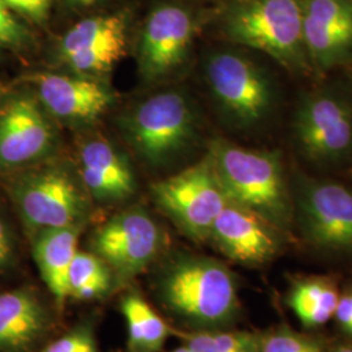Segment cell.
I'll return each mask as SVG.
<instances>
[{
  "mask_svg": "<svg viewBox=\"0 0 352 352\" xmlns=\"http://www.w3.org/2000/svg\"><path fill=\"white\" fill-rule=\"evenodd\" d=\"M294 210L304 236L320 250L352 252V192L331 180L299 176Z\"/></svg>",
  "mask_w": 352,
  "mask_h": 352,
  "instance_id": "obj_9",
  "label": "cell"
},
{
  "mask_svg": "<svg viewBox=\"0 0 352 352\" xmlns=\"http://www.w3.org/2000/svg\"><path fill=\"white\" fill-rule=\"evenodd\" d=\"M16 258L14 240L8 226L0 218V272L12 266Z\"/></svg>",
  "mask_w": 352,
  "mask_h": 352,
  "instance_id": "obj_28",
  "label": "cell"
},
{
  "mask_svg": "<svg viewBox=\"0 0 352 352\" xmlns=\"http://www.w3.org/2000/svg\"><path fill=\"white\" fill-rule=\"evenodd\" d=\"M50 327V312L34 291L0 292V352H32Z\"/></svg>",
  "mask_w": 352,
  "mask_h": 352,
  "instance_id": "obj_18",
  "label": "cell"
},
{
  "mask_svg": "<svg viewBox=\"0 0 352 352\" xmlns=\"http://www.w3.org/2000/svg\"><path fill=\"white\" fill-rule=\"evenodd\" d=\"M277 228L258 214L227 202L214 222L209 240L230 260L243 265H263L279 248Z\"/></svg>",
  "mask_w": 352,
  "mask_h": 352,
  "instance_id": "obj_16",
  "label": "cell"
},
{
  "mask_svg": "<svg viewBox=\"0 0 352 352\" xmlns=\"http://www.w3.org/2000/svg\"><path fill=\"white\" fill-rule=\"evenodd\" d=\"M115 280L113 272L101 257L93 252L77 251L69 267L68 298L94 300L106 295Z\"/></svg>",
  "mask_w": 352,
  "mask_h": 352,
  "instance_id": "obj_22",
  "label": "cell"
},
{
  "mask_svg": "<svg viewBox=\"0 0 352 352\" xmlns=\"http://www.w3.org/2000/svg\"><path fill=\"white\" fill-rule=\"evenodd\" d=\"M33 91L0 100V168H17L50 154L56 132Z\"/></svg>",
  "mask_w": 352,
  "mask_h": 352,
  "instance_id": "obj_12",
  "label": "cell"
},
{
  "mask_svg": "<svg viewBox=\"0 0 352 352\" xmlns=\"http://www.w3.org/2000/svg\"><path fill=\"white\" fill-rule=\"evenodd\" d=\"M11 196L21 219L39 231L82 225L88 199L75 177L60 166H46L17 177Z\"/></svg>",
  "mask_w": 352,
  "mask_h": 352,
  "instance_id": "obj_7",
  "label": "cell"
},
{
  "mask_svg": "<svg viewBox=\"0 0 352 352\" xmlns=\"http://www.w3.org/2000/svg\"><path fill=\"white\" fill-rule=\"evenodd\" d=\"M209 155L228 201L258 214L278 231L289 230L295 210L279 153L215 140Z\"/></svg>",
  "mask_w": 352,
  "mask_h": 352,
  "instance_id": "obj_2",
  "label": "cell"
},
{
  "mask_svg": "<svg viewBox=\"0 0 352 352\" xmlns=\"http://www.w3.org/2000/svg\"><path fill=\"white\" fill-rule=\"evenodd\" d=\"M347 1H350V3H352V0H347Z\"/></svg>",
  "mask_w": 352,
  "mask_h": 352,
  "instance_id": "obj_32",
  "label": "cell"
},
{
  "mask_svg": "<svg viewBox=\"0 0 352 352\" xmlns=\"http://www.w3.org/2000/svg\"><path fill=\"white\" fill-rule=\"evenodd\" d=\"M192 352H260L261 336L250 331L180 333Z\"/></svg>",
  "mask_w": 352,
  "mask_h": 352,
  "instance_id": "obj_23",
  "label": "cell"
},
{
  "mask_svg": "<svg viewBox=\"0 0 352 352\" xmlns=\"http://www.w3.org/2000/svg\"><path fill=\"white\" fill-rule=\"evenodd\" d=\"M196 113L179 90L155 93L123 119V132L142 161L160 167L187 151L196 136Z\"/></svg>",
  "mask_w": 352,
  "mask_h": 352,
  "instance_id": "obj_4",
  "label": "cell"
},
{
  "mask_svg": "<svg viewBox=\"0 0 352 352\" xmlns=\"http://www.w3.org/2000/svg\"><path fill=\"white\" fill-rule=\"evenodd\" d=\"M334 352H352V346H340Z\"/></svg>",
  "mask_w": 352,
  "mask_h": 352,
  "instance_id": "obj_31",
  "label": "cell"
},
{
  "mask_svg": "<svg viewBox=\"0 0 352 352\" xmlns=\"http://www.w3.org/2000/svg\"><path fill=\"white\" fill-rule=\"evenodd\" d=\"M340 300L338 289L327 278H305L289 291V308L305 327H317L330 321Z\"/></svg>",
  "mask_w": 352,
  "mask_h": 352,
  "instance_id": "obj_21",
  "label": "cell"
},
{
  "mask_svg": "<svg viewBox=\"0 0 352 352\" xmlns=\"http://www.w3.org/2000/svg\"><path fill=\"white\" fill-rule=\"evenodd\" d=\"M71 7H75L77 10H88L94 7L101 0H65Z\"/></svg>",
  "mask_w": 352,
  "mask_h": 352,
  "instance_id": "obj_30",
  "label": "cell"
},
{
  "mask_svg": "<svg viewBox=\"0 0 352 352\" xmlns=\"http://www.w3.org/2000/svg\"><path fill=\"white\" fill-rule=\"evenodd\" d=\"M41 352H98L94 330L89 324H80L52 340Z\"/></svg>",
  "mask_w": 352,
  "mask_h": 352,
  "instance_id": "obj_25",
  "label": "cell"
},
{
  "mask_svg": "<svg viewBox=\"0 0 352 352\" xmlns=\"http://www.w3.org/2000/svg\"><path fill=\"white\" fill-rule=\"evenodd\" d=\"M82 225L39 231L33 244V256L39 274L59 305L68 298L69 267L77 253Z\"/></svg>",
  "mask_w": 352,
  "mask_h": 352,
  "instance_id": "obj_19",
  "label": "cell"
},
{
  "mask_svg": "<svg viewBox=\"0 0 352 352\" xmlns=\"http://www.w3.org/2000/svg\"><path fill=\"white\" fill-rule=\"evenodd\" d=\"M158 208L189 239L209 240L217 217L226 206V195L208 153L200 162L151 186Z\"/></svg>",
  "mask_w": 352,
  "mask_h": 352,
  "instance_id": "obj_6",
  "label": "cell"
},
{
  "mask_svg": "<svg viewBox=\"0 0 352 352\" xmlns=\"http://www.w3.org/2000/svg\"><path fill=\"white\" fill-rule=\"evenodd\" d=\"M78 175L89 195L101 202L123 201L136 192V177L126 157L101 135L78 149Z\"/></svg>",
  "mask_w": 352,
  "mask_h": 352,
  "instance_id": "obj_17",
  "label": "cell"
},
{
  "mask_svg": "<svg viewBox=\"0 0 352 352\" xmlns=\"http://www.w3.org/2000/svg\"><path fill=\"white\" fill-rule=\"evenodd\" d=\"M13 12L34 23H45L50 12L51 0H3Z\"/></svg>",
  "mask_w": 352,
  "mask_h": 352,
  "instance_id": "obj_27",
  "label": "cell"
},
{
  "mask_svg": "<svg viewBox=\"0 0 352 352\" xmlns=\"http://www.w3.org/2000/svg\"><path fill=\"white\" fill-rule=\"evenodd\" d=\"M126 51L124 13L102 14L78 21L60 38L56 59L69 74L102 80Z\"/></svg>",
  "mask_w": 352,
  "mask_h": 352,
  "instance_id": "obj_11",
  "label": "cell"
},
{
  "mask_svg": "<svg viewBox=\"0 0 352 352\" xmlns=\"http://www.w3.org/2000/svg\"><path fill=\"white\" fill-rule=\"evenodd\" d=\"M294 133L302 153L316 164H331L352 153V106L333 91H316L299 102Z\"/></svg>",
  "mask_w": 352,
  "mask_h": 352,
  "instance_id": "obj_10",
  "label": "cell"
},
{
  "mask_svg": "<svg viewBox=\"0 0 352 352\" xmlns=\"http://www.w3.org/2000/svg\"><path fill=\"white\" fill-rule=\"evenodd\" d=\"M120 309L126 320L129 352H160L164 349L171 329L138 291L126 292Z\"/></svg>",
  "mask_w": 352,
  "mask_h": 352,
  "instance_id": "obj_20",
  "label": "cell"
},
{
  "mask_svg": "<svg viewBox=\"0 0 352 352\" xmlns=\"http://www.w3.org/2000/svg\"><path fill=\"white\" fill-rule=\"evenodd\" d=\"M26 81L51 119L71 126L93 123L115 101L113 90L102 80L69 72H41Z\"/></svg>",
  "mask_w": 352,
  "mask_h": 352,
  "instance_id": "obj_14",
  "label": "cell"
},
{
  "mask_svg": "<svg viewBox=\"0 0 352 352\" xmlns=\"http://www.w3.org/2000/svg\"><path fill=\"white\" fill-rule=\"evenodd\" d=\"M223 32L232 43L261 51L287 71L311 68L302 0H236L225 13Z\"/></svg>",
  "mask_w": 352,
  "mask_h": 352,
  "instance_id": "obj_3",
  "label": "cell"
},
{
  "mask_svg": "<svg viewBox=\"0 0 352 352\" xmlns=\"http://www.w3.org/2000/svg\"><path fill=\"white\" fill-rule=\"evenodd\" d=\"M334 317L343 331L352 336V292L340 296Z\"/></svg>",
  "mask_w": 352,
  "mask_h": 352,
  "instance_id": "obj_29",
  "label": "cell"
},
{
  "mask_svg": "<svg viewBox=\"0 0 352 352\" xmlns=\"http://www.w3.org/2000/svg\"><path fill=\"white\" fill-rule=\"evenodd\" d=\"M260 352H324L317 340L299 334L287 327H280L261 336Z\"/></svg>",
  "mask_w": 352,
  "mask_h": 352,
  "instance_id": "obj_24",
  "label": "cell"
},
{
  "mask_svg": "<svg viewBox=\"0 0 352 352\" xmlns=\"http://www.w3.org/2000/svg\"><path fill=\"white\" fill-rule=\"evenodd\" d=\"M29 39V32L13 16L10 7L3 0H0V47H24Z\"/></svg>",
  "mask_w": 352,
  "mask_h": 352,
  "instance_id": "obj_26",
  "label": "cell"
},
{
  "mask_svg": "<svg viewBox=\"0 0 352 352\" xmlns=\"http://www.w3.org/2000/svg\"><path fill=\"white\" fill-rule=\"evenodd\" d=\"M302 38L309 63L327 71L352 58V3L302 0Z\"/></svg>",
  "mask_w": 352,
  "mask_h": 352,
  "instance_id": "obj_15",
  "label": "cell"
},
{
  "mask_svg": "<svg viewBox=\"0 0 352 352\" xmlns=\"http://www.w3.org/2000/svg\"><path fill=\"white\" fill-rule=\"evenodd\" d=\"M205 80L227 119L240 128L257 126L269 116L274 91L264 71L244 54L219 50L205 62Z\"/></svg>",
  "mask_w": 352,
  "mask_h": 352,
  "instance_id": "obj_5",
  "label": "cell"
},
{
  "mask_svg": "<svg viewBox=\"0 0 352 352\" xmlns=\"http://www.w3.org/2000/svg\"><path fill=\"white\" fill-rule=\"evenodd\" d=\"M196 21L186 7L162 4L146 17L138 43V68L144 81L155 82L176 71L188 56Z\"/></svg>",
  "mask_w": 352,
  "mask_h": 352,
  "instance_id": "obj_13",
  "label": "cell"
},
{
  "mask_svg": "<svg viewBox=\"0 0 352 352\" xmlns=\"http://www.w3.org/2000/svg\"><path fill=\"white\" fill-rule=\"evenodd\" d=\"M91 252L109 265L118 283L141 274L164 248V232L142 208L115 214L90 239Z\"/></svg>",
  "mask_w": 352,
  "mask_h": 352,
  "instance_id": "obj_8",
  "label": "cell"
},
{
  "mask_svg": "<svg viewBox=\"0 0 352 352\" xmlns=\"http://www.w3.org/2000/svg\"><path fill=\"white\" fill-rule=\"evenodd\" d=\"M154 289L164 309L193 327H225L239 314L235 276L209 257L175 256L155 278Z\"/></svg>",
  "mask_w": 352,
  "mask_h": 352,
  "instance_id": "obj_1",
  "label": "cell"
}]
</instances>
